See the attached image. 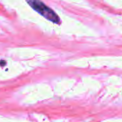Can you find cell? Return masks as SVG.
Listing matches in <instances>:
<instances>
[{"mask_svg":"<svg viewBox=\"0 0 122 122\" xmlns=\"http://www.w3.org/2000/svg\"><path fill=\"white\" fill-rule=\"evenodd\" d=\"M26 1L35 11H37L39 14L42 15L48 20L56 24L60 23V18L55 14V12L47 7L40 0H26Z\"/></svg>","mask_w":122,"mask_h":122,"instance_id":"1","label":"cell"}]
</instances>
